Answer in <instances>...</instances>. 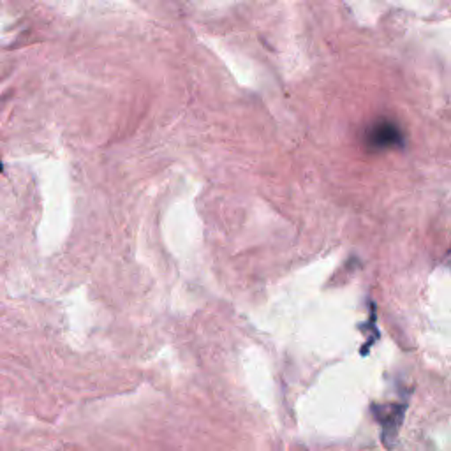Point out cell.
<instances>
[{"label": "cell", "instance_id": "6da1fadb", "mask_svg": "<svg viewBox=\"0 0 451 451\" xmlns=\"http://www.w3.org/2000/svg\"><path fill=\"white\" fill-rule=\"evenodd\" d=\"M372 411L374 414H376V420L379 421L381 427H383V441L390 446V444L395 441L402 420H404L405 405H374Z\"/></svg>", "mask_w": 451, "mask_h": 451}, {"label": "cell", "instance_id": "3957f363", "mask_svg": "<svg viewBox=\"0 0 451 451\" xmlns=\"http://www.w3.org/2000/svg\"><path fill=\"white\" fill-rule=\"evenodd\" d=\"M0 171H2V164H0Z\"/></svg>", "mask_w": 451, "mask_h": 451}, {"label": "cell", "instance_id": "7a4b0ae2", "mask_svg": "<svg viewBox=\"0 0 451 451\" xmlns=\"http://www.w3.org/2000/svg\"><path fill=\"white\" fill-rule=\"evenodd\" d=\"M367 142L370 143L376 148H386V146H395L399 143H402V134L401 129L395 126L393 122H383L376 124V126L370 129L369 136H367Z\"/></svg>", "mask_w": 451, "mask_h": 451}]
</instances>
